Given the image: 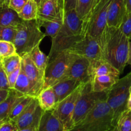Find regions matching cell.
I'll return each mask as SVG.
<instances>
[{"instance_id": "obj_1", "label": "cell", "mask_w": 131, "mask_h": 131, "mask_svg": "<svg viewBox=\"0 0 131 131\" xmlns=\"http://www.w3.org/2000/svg\"><path fill=\"white\" fill-rule=\"evenodd\" d=\"M97 40L102 58L122 74L127 62L130 38L120 28L107 25Z\"/></svg>"}, {"instance_id": "obj_2", "label": "cell", "mask_w": 131, "mask_h": 131, "mask_svg": "<svg viewBox=\"0 0 131 131\" xmlns=\"http://www.w3.org/2000/svg\"><path fill=\"white\" fill-rule=\"evenodd\" d=\"M86 22L79 18L75 9L65 12L63 23L58 34L52 38L49 61L84 38L86 34Z\"/></svg>"}, {"instance_id": "obj_3", "label": "cell", "mask_w": 131, "mask_h": 131, "mask_svg": "<svg viewBox=\"0 0 131 131\" xmlns=\"http://www.w3.org/2000/svg\"><path fill=\"white\" fill-rule=\"evenodd\" d=\"M114 114L106 100L99 101L82 121L72 130L114 131Z\"/></svg>"}, {"instance_id": "obj_4", "label": "cell", "mask_w": 131, "mask_h": 131, "mask_svg": "<svg viewBox=\"0 0 131 131\" xmlns=\"http://www.w3.org/2000/svg\"><path fill=\"white\" fill-rule=\"evenodd\" d=\"M17 28V33L14 40L17 53L20 56L29 53L37 46H39L46 37L41 31L37 19L23 20Z\"/></svg>"}, {"instance_id": "obj_5", "label": "cell", "mask_w": 131, "mask_h": 131, "mask_svg": "<svg viewBox=\"0 0 131 131\" xmlns=\"http://www.w3.org/2000/svg\"><path fill=\"white\" fill-rule=\"evenodd\" d=\"M130 86L131 71L122 78L119 79L107 92L106 101L113 111L115 126H116L118 118L120 114L127 109V106Z\"/></svg>"}, {"instance_id": "obj_6", "label": "cell", "mask_w": 131, "mask_h": 131, "mask_svg": "<svg viewBox=\"0 0 131 131\" xmlns=\"http://www.w3.org/2000/svg\"><path fill=\"white\" fill-rule=\"evenodd\" d=\"M106 97L107 92H94L92 90L91 82L88 81L86 83L81 94L77 101L73 113L72 119L73 129L77 124L85 118L99 101L106 100Z\"/></svg>"}, {"instance_id": "obj_7", "label": "cell", "mask_w": 131, "mask_h": 131, "mask_svg": "<svg viewBox=\"0 0 131 131\" xmlns=\"http://www.w3.org/2000/svg\"><path fill=\"white\" fill-rule=\"evenodd\" d=\"M43 111L37 97H34L14 121L16 123L19 131H38Z\"/></svg>"}, {"instance_id": "obj_8", "label": "cell", "mask_w": 131, "mask_h": 131, "mask_svg": "<svg viewBox=\"0 0 131 131\" xmlns=\"http://www.w3.org/2000/svg\"><path fill=\"white\" fill-rule=\"evenodd\" d=\"M69 56L70 52L66 50L49 61L45 71L44 83L42 90L53 86L63 79L69 65Z\"/></svg>"}, {"instance_id": "obj_9", "label": "cell", "mask_w": 131, "mask_h": 131, "mask_svg": "<svg viewBox=\"0 0 131 131\" xmlns=\"http://www.w3.org/2000/svg\"><path fill=\"white\" fill-rule=\"evenodd\" d=\"M85 83H81L69 96L59 102L53 109V112L63 124L65 131H71L73 129L72 119L76 102L81 94Z\"/></svg>"}, {"instance_id": "obj_10", "label": "cell", "mask_w": 131, "mask_h": 131, "mask_svg": "<svg viewBox=\"0 0 131 131\" xmlns=\"http://www.w3.org/2000/svg\"><path fill=\"white\" fill-rule=\"evenodd\" d=\"M111 0H102L92 10L87 20L86 33L97 38L107 26V10Z\"/></svg>"}, {"instance_id": "obj_11", "label": "cell", "mask_w": 131, "mask_h": 131, "mask_svg": "<svg viewBox=\"0 0 131 131\" xmlns=\"http://www.w3.org/2000/svg\"><path fill=\"white\" fill-rule=\"evenodd\" d=\"M70 52L67 69L63 79H74L82 83L90 81L89 67L90 61L84 56Z\"/></svg>"}, {"instance_id": "obj_12", "label": "cell", "mask_w": 131, "mask_h": 131, "mask_svg": "<svg viewBox=\"0 0 131 131\" xmlns=\"http://www.w3.org/2000/svg\"><path fill=\"white\" fill-rule=\"evenodd\" d=\"M67 51L84 56L90 61L103 59L97 38L87 33L84 38L74 43Z\"/></svg>"}, {"instance_id": "obj_13", "label": "cell", "mask_w": 131, "mask_h": 131, "mask_svg": "<svg viewBox=\"0 0 131 131\" xmlns=\"http://www.w3.org/2000/svg\"><path fill=\"white\" fill-rule=\"evenodd\" d=\"M21 57V69L30 81L33 97H37L43 88L44 74L35 65L29 53Z\"/></svg>"}, {"instance_id": "obj_14", "label": "cell", "mask_w": 131, "mask_h": 131, "mask_svg": "<svg viewBox=\"0 0 131 131\" xmlns=\"http://www.w3.org/2000/svg\"><path fill=\"white\" fill-rule=\"evenodd\" d=\"M64 16L63 0H42L38 5L37 18L52 20H63Z\"/></svg>"}, {"instance_id": "obj_15", "label": "cell", "mask_w": 131, "mask_h": 131, "mask_svg": "<svg viewBox=\"0 0 131 131\" xmlns=\"http://www.w3.org/2000/svg\"><path fill=\"white\" fill-rule=\"evenodd\" d=\"M126 15V1L111 0L107 10V25L120 28Z\"/></svg>"}, {"instance_id": "obj_16", "label": "cell", "mask_w": 131, "mask_h": 131, "mask_svg": "<svg viewBox=\"0 0 131 131\" xmlns=\"http://www.w3.org/2000/svg\"><path fill=\"white\" fill-rule=\"evenodd\" d=\"M38 131H65L63 124L53 112V110L44 111L41 118Z\"/></svg>"}, {"instance_id": "obj_17", "label": "cell", "mask_w": 131, "mask_h": 131, "mask_svg": "<svg viewBox=\"0 0 131 131\" xmlns=\"http://www.w3.org/2000/svg\"><path fill=\"white\" fill-rule=\"evenodd\" d=\"M120 75L108 74L95 76L90 81L92 90L98 92H107L119 80Z\"/></svg>"}, {"instance_id": "obj_18", "label": "cell", "mask_w": 131, "mask_h": 131, "mask_svg": "<svg viewBox=\"0 0 131 131\" xmlns=\"http://www.w3.org/2000/svg\"><path fill=\"white\" fill-rule=\"evenodd\" d=\"M89 67V76L90 81L97 75H106L108 74H121L118 70L104 59L90 60Z\"/></svg>"}, {"instance_id": "obj_19", "label": "cell", "mask_w": 131, "mask_h": 131, "mask_svg": "<svg viewBox=\"0 0 131 131\" xmlns=\"http://www.w3.org/2000/svg\"><path fill=\"white\" fill-rule=\"evenodd\" d=\"M82 83L74 79H64L52 86L58 102H60L72 93Z\"/></svg>"}, {"instance_id": "obj_20", "label": "cell", "mask_w": 131, "mask_h": 131, "mask_svg": "<svg viewBox=\"0 0 131 131\" xmlns=\"http://www.w3.org/2000/svg\"><path fill=\"white\" fill-rule=\"evenodd\" d=\"M22 20L18 13L8 5L0 6V26L17 27Z\"/></svg>"}, {"instance_id": "obj_21", "label": "cell", "mask_w": 131, "mask_h": 131, "mask_svg": "<svg viewBox=\"0 0 131 131\" xmlns=\"http://www.w3.org/2000/svg\"><path fill=\"white\" fill-rule=\"evenodd\" d=\"M37 98L39 105L44 111L53 110L58 103L57 97L52 87L42 90Z\"/></svg>"}, {"instance_id": "obj_22", "label": "cell", "mask_w": 131, "mask_h": 131, "mask_svg": "<svg viewBox=\"0 0 131 131\" xmlns=\"http://www.w3.org/2000/svg\"><path fill=\"white\" fill-rule=\"evenodd\" d=\"M23 95L15 89H10L7 98L0 103V118H8L17 99Z\"/></svg>"}, {"instance_id": "obj_23", "label": "cell", "mask_w": 131, "mask_h": 131, "mask_svg": "<svg viewBox=\"0 0 131 131\" xmlns=\"http://www.w3.org/2000/svg\"><path fill=\"white\" fill-rule=\"evenodd\" d=\"M31 59L38 69L45 74V71L49 63V56H46L40 49L39 46L35 47L29 53Z\"/></svg>"}, {"instance_id": "obj_24", "label": "cell", "mask_w": 131, "mask_h": 131, "mask_svg": "<svg viewBox=\"0 0 131 131\" xmlns=\"http://www.w3.org/2000/svg\"><path fill=\"white\" fill-rule=\"evenodd\" d=\"M37 20L40 28L43 27L45 28L46 35L51 37L52 38L58 34L63 23V20H47L39 18H37Z\"/></svg>"}, {"instance_id": "obj_25", "label": "cell", "mask_w": 131, "mask_h": 131, "mask_svg": "<svg viewBox=\"0 0 131 131\" xmlns=\"http://www.w3.org/2000/svg\"><path fill=\"white\" fill-rule=\"evenodd\" d=\"M14 89L23 94V95L33 97L30 81L22 69L17 79Z\"/></svg>"}, {"instance_id": "obj_26", "label": "cell", "mask_w": 131, "mask_h": 131, "mask_svg": "<svg viewBox=\"0 0 131 131\" xmlns=\"http://www.w3.org/2000/svg\"><path fill=\"white\" fill-rule=\"evenodd\" d=\"M38 5L35 0H29L18 15L23 20H30L38 17Z\"/></svg>"}, {"instance_id": "obj_27", "label": "cell", "mask_w": 131, "mask_h": 131, "mask_svg": "<svg viewBox=\"0 0 131 131\" xmlns=\"http://www.w3.org/2000/svg\"><path fill=\"white\" fill-rule=\"evenodd\" d=\"M95 0H78L75 11L79 18L86 22L92 12Z\"/></svg>"}, {"instance_id": "obj_28", "label": "cell", "mask_w": 131, "mask_h": 131, "mask_svg": "<svg viewBox=\"0 0 131 131\" xmlns=\"http://www.w3.org/2000/svg\"><path fill=\"white\" fill-rule=\"evenodd\" d=\"M34 98L31 96H25L22 95L19 97L17 99L11 113L8 116V118L11 120H15L20 113L23 111V110L27 107L28 104L31 102V101Z\"/></svg>"}, {"instance_id": "obj_29", "label": "cell", "mask_w": 131, "mask_h": 131, "mask_svg": "<svg viewBox=\"0 0 131 131\" xmlns=\"http://www.w3.org/2000/svg\"><path fill=\"white\" fill-rule=\"evenodd\" d=\"M21 60V56L18 54H15L1 59V65L8 75L20 66Z\"/></svg>"}, {"instance_id": "obj_30", "label": "cell", "mask_w": 131, "mask_h": 131, "mask_svg": "<svg viewBox=\"0 0 131 131\" xmlns=\"http://www.w3.org/2000/svg\"><path fill=\"white\" fill-rule=\"evenodd\" d=\"M115 131H131V110L127 109L118 118Z\"/></svg>"}, {"instance_id": "obj_31", "label": "cell", "mask_w": 131, "mask_h": 131, "mask_svg": "<svg viewBox=\"0 0 131 131\" xmlns=\"http://www.w3.org/2000/svg\"><path fill=\"white\" fill-rule=\"evenodd\" d=\"M15 54L17 53L13 42L0 40V58L1 59Z\"/></svg>"}, {"instance_id": "obj_32", "label": "cell", "mask_w": 131, "mask_h": 131, "mask_svg": "<svg viewBox=\"0 0 131 131\" xmlns=\"http://www.w3.org/2000/svg\"><path fill=\"white\" fill-rule=\"evenodd\" d=\"M16 33V27L0 26V40L14 42Z\"/></svg>"}, {"instance_id": "obj_33", "label": "cell", "mask_w": 131, "mask_h": 131, "mask_svg": "<svg viewBox=\"0 0 131 131\" xmlns=\"http://www.w3.org/2000/svg\"><path fill=\"white\" fill-rule=\"evenodd\" d=\"M120 29L130 38L131 37V12L127 14L122 24L120 26Z\"/></svg>"}, {"instance_id": "obj_34", "label": "cell", "mask_w": 131, "mask_h": 131, "mask_svg": "<svg viewBox=\"0 0 131 131\" xmlns=\"http://www.w3.org/2000/svg\"><path fill=\"white\" fill-rule=\"evenodd\" d=\"M0 131H19V129L14 120L7 118L1 124Z\"/></svg>"}, {"instance_id": "obj_35", "label": "cell", "mask_w": 131, "mask_h": 131, "mask_svg": "<svg viewBox=\"0 0 131 131\" xmlns=\"http://www.w3.org/2000/svg\"><path fill=\"white\" fill-rule=\"evenodd\" d=\"M10 90L8 80L7 74L4 70L2 65H0V90Z\"/></svg>"}, {"instance_id": "obj_36", "label": "cell", "mask_w": 131, "mask_h": 131, "mask_svg": "<svg viewBox=\"0 0 131 131\" xmlns=\"http://www.w3.org/2000/svg\"><path fill=\"white\" fill-rule=\"evenodd\" d=\"M29 0H9L8 6L17 13L20 12Z\"/></svg>"}, {"instance_id": "obj_37", "label": "cell", "mask_w": 131, "mask_h": 131, "mask_svg": "<svg viewBox=\"0 0 131 131\" xmlns=\"http://www.w3.org/2000/svg\"><path fill=\"white\" fill-rule=\"evenodd\" d=\"M20 70H21V65L16 70H14V72H11L10 74L7 75L8 80L10 89H14L17 79L18 76H19V74L20 72Z\"/></svg>"}, {"instance_id": "obj_38", "label": "cell", "mask_w": 131, "mask_h": 131, "mask_svg": "<svg viewBox=\"0 0 131 131\" xmlns=\"http://www.w3.org/2000/svg\"><path fill=\"white\" fill-rule=\"evenodd\" d=\"M65 12L70 11L72 10H75L78 0H63Z\"/></svg>"}, {"instance_id": "obj_39", "label": "cell", "mask_w": 131, "mask_h": 131, "mask_svg": "<svg viewBox=\"0 0 131 131\" xmlns=\"http://www.w3.org/2000/svg\"><path fill=\"white\" fill-rule=\"evenodd\" d=\"M10 90H0V103L5 101L8 96Z\"/></svg>"}, {"instance_id": "obj_40", "label": "cell", "mask_w": 131, "mask_h": 131, "mask_svg": "<svg viewBox=\"0 0 131 131\" xmlns=\"http://www.w3.org/2000/svg\"><path fill=\"white\" fill-rule=\"evenodd\" d=\"M127 65H131V39L129 42V54H128V59Z\"/></svg>"}, {"instance_id": "obj_41", "label": "cell", "mask_w": 131, "mask_h": 131, "mask_svg": "<svg viewBox=\"0 0 131 131\" xmlns=\"http://www.w3.org/2000/svg\"><path fill=\"white\" fill-rule=\"evenodd\" d=\"M126 1L127 14L131 12V0H125Z\"/></svg>"}, {"instance_id": "obj_42", "label": "cell", "mask_w": 131, "mask_h": 131, "mask_svg": "<svg viewBox=\"0 0 131 131\" xmlns=\"http://www.w3.org/2000/svg\"><path fill=\"white\" fill-rule=\"evenodd\" d=\"M127 108L130 109V110H131V86L130 88V92H129V99H128Z\"/></svg>"}, {"instance_id": "obj_43", "label": "cell", "mask_w": 131, "mask_h": 131, "mask_svg": "<svg viewBox=\"0 0 131 131\" xmlns=\"http://www.w3.org/2000/svg\"><path fill=\"white\" fill-rule=\"evenodd\" d=\"M101 1H102V0H95V1L94 5H93V8H92V10H93V9L95 7V6H97V5H98V4L99 3L101 2Z\"/></svg>"}, {"instance_id": "obj_44", "label": "cell", "mask_w": 131, "mask_h": 131, "mask_svg": "<svg viewBox=\"0 0 131 131\" xmlns=\"http://www.w3.org/2000/svg\"><path fill=\"white\" fill-rule=\"evenodd\" d=\"M5 5H6L5 0H0V6H2Z\"/></svg>"}, {"instance_id": "obj_45", "label": "cell", "mask_w": 131, "mask_h": 131, "mask_svg": "<svg viewBox=\"0 0 131 131\" xmlns=\"http://www.w3.org/2000/svg\"><path fill=\"white\" fill-rule=\"evenodd\" d=\"M35 1H36V2L37 3V4H38V5H40V3L41 1H42V0H35Z\"/></svg>"}, {"instance_id": "obj_46", "label": "cell", "mask_w": 131, "mask_h": 131, "mask_svg": "<svg viewBox=\"0 0 131 131\" xmlns=\"http://www.w3.org/2000/svg\"><path fill=\"white\" fill-rule=\"evenodd\" d=\"M5 119H6V118H5ZM5 119H1V118H0V126H1V124L3 122V121L5 120Z\"/></svg>"}, {"instance_id": "obj_47", "label": "cell", "mask_w": 131, "mask_h": 131, "mask_svg": "<svg viewBox=\"0 0 131 131\" xmlns=\"http://www.w3.org/2000/svg\"><path fill=\"white\" fill-rule=\"evenodd\" d=\"M8 2H9V0H5V3H6V5H8Z\"/></svg>"}, {"instance_id": "obj_48", "label": "cell", "mask_w": 131, "mask_h": 131, "mask_svg": "<svg viewBox=\"0 0 131 131\" xmlns=\"http://www.w3.org/2000/svg\"><path fill=\"white\" fill-rule=\"evenodd\" d=\"M1 65V58H0V65Z\"/></svg>"}]
</instances>
